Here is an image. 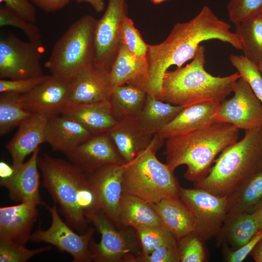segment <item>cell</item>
<instances>
[{"label":"cell","instance_id":"6da1fadb","mask_svg":"<svg viewBox=\"0 0 262 262\" xmlns=\"http://www.w3.org/2000/svg\"><path fill=\"white\" fill-rule=\"evenodd\" d=\"M230 28V24L220 19L208 6H204L191 20L176 24L163 42L148 45L147 94L159 99L163 77L168 68L173 65L181 67L193 59L203 41L218 39L242 50L241 43Z\"/></svg>","mask_w":262,"mask_h":262},{"label":"cell","instance_id":"7a4b0ae2","mask_svg":"<svg viewBox=\"0 0 262 262\" xmlns=\"http://www.w3.org/2000/svg\"><path fill=\"white\" fill-rule=\"evenodd\" d=\"M44 187L59 205L66 223L80 233L87 228L85 213L99 209L86 174L77 166L46 154L38 157Z\"/></svg>","mask_w":262,"mask_h":262},{"label":"cell","instance_id":"3957f363","mask_svg":"<svg viewBox=\"0 0 262 262\" xmlns=\"http://www.w3.org/2000/svg\"><path fill=\"white\" fill-rule=\"evenodd\" d=\"M239 129L226 122H215L189 133L165 139L166 164L174 172L186 165L185 179L196 182L209 173L216 156L237 142Z\"/></svg>","mask_w":262,"mask_h":262},{"label":"cell","instance_id":"277c9868","mask_svg":"<svg viewBox=\"0 0 262 262\" xmlns=\"http://www.w3.org/2000/svg\"><path fill=\"white\" fill-rule=\"evenodd\" d=\"M205 48L199 45L193 60L184 67L164 74L160 100L183 108L205 101L221 103L233 91L238 72L226 77L214 76L204 69Z\"/></svg>","mask_w":262,"mask_h":262},{"label":"cell","instance_id":"5b68a950","mask_svg":"<svg viewBox=\"0 0 262 262\" xmlns=\"http://www.w3.org/2000/svg\"><path fill=\"white\" fill-rule=\"evenodd\" d=\"M262 127L245 131L244 138L224 149L197 188L228 197L239 185L262 169Z\"/></svg>","mask_w":262,"mask_h":262},{"label":"cell","instance_id":"8992f818","mask_svg":"<svg viewBox=\"0 0 262 262\" xmlns=\"http://www.w3.org/2000/svg\"><path fill=\"white\" fill-rule=\"evenodd\" d=\"M164 140L154 135L150 145L131 161L123 164V193L150 204L165 199L179 198L180 186L177 178L155 153Z\"/></svg>","mask_w":262,"mask_h":262},{"label":"cell","instance_id":"52a82bcc","mask_svg":"<svg viewBox=\"0 0 262 262\" xmlns=\"http://www.w3.org/2000/svg\"><path fill=\"white\" fill-rule=\"evenodd\" d=\"M97 21L92 16H82L57 40L45 63L51 75L68 81L82 69L93 64Z\"/></svg>","mask_w":262,"mask_h":262},{"label":"cell","instance_id":"ba28073f","mask_svg":"<svg viewBox=\"0 0 262 262\" xmlns=\"http://www.w3.org/2000/svg\"><path fill=\"white\" fill-rule=\"evenodd\" d=\"M85 216L100 234L99 243L90 245L92 261L96 262H135L142 252L137 237L132 229L118 230L100 209L87 212Z\"/></svg>","mask_w":262,"mask_h":262},{"label":"cell","instance_id":"9c48e42d","mask_svg":"<svg viewBox=\"0 0 262 262\" xmlns=\"http://www.w3.org/2000/svg\"><path fill=\"white\" fill-rule=\"evenodd\" d=\"M43 47L9 33L0 39V78L17 80L43 76Z\"/></svg>","mask_w":262,"mask_h":262},{"label":"cell","instance_id":"30bf717a","mask_svg":"<svg viewBox=\"0 0 262 262\" xmlns=\"http://www.w3.org/2000/svg\"><path fill=\"white\" fill-rule=\"evenodd\" d=\"M126 16V0H108L103 16L96 22L93 65L108 76L121 44V31Z\"/></svg>","mask_w":262,"mask_h":262},{"label":"cell","instance_id":"8fae6325","mask_svg":"<svg viewBox=\"0 0 262 262\" xmlns=\"http://www.w3.org/2000/svg\"><path fill=\"white\" fill-rule=\"evenodd\" d=\"M179 196L193 216L195 232L204 241L216 237L227 215V197L197 187H180Z\"/></svg>","mask_w":262,"mask_h":262},{"label":"cell","instance_id":"7c38bea8","mask_svg":"<svg viewBox=\"0 0 262 262\" xmlns=\"http://www.w3.org/2000/svg\"><path fill=\"white\" fill-rule=\"evenodd\" d=\"M42 205L49 211L51 215V225L45 230L39 227L32 233L30 241L52 245L61 252H67L71 255L74 262L92 261L90 245L95 228L90 227L82 233H76L60 217L55 202L52 206L44 202H42Z\"/></svg>","mask_w":262,"mask_h":262},{"label":"cell","instance_id":"4fadbf2b","mask_svg":"<svg viewBox=\"0 0 262 262\" xmlns=\"http://www.w3.org/2000/svg\"><path fill=\"white\" fill-rule=\"evenodd\" d=\"M234 96L220 103L216 122L230 123L245 131L262 127V103L248 83L240 78Z\"/></svg>","mask_w":262,"mask_h":262},{"label":"cell","instance_id":"5bb4252c","mask_svg":"<svg viewBox=\"0 0 262 262\" xmlns=\"http://www.w3.org/2000/svg\"><path fill=\"white\" fill-rule=\"evenodd\" d=\"M69 82L52 75L29 92L21 95L26 110L48 117L62 114L69 102Z\"/></svg>","mask_w":262,"mask_h":262},{"label":"cell","instance_id":"9a60e30c","mask_svg":"<svg viewBox=\"0 0 262 262\" xmlns=\"http://www.w3.org/2000/svg\"><path fill=\"white\" fill-rule=\"evenodd\" d=\"M67 156L86 174L106 164L125 163L108 132L92 135Z\"/></svg>","mask_w":262,"mask_h":262},{"label":"cell","instance_id":"2e32d148","mask_svg":"<svg viewBox=\"0 0 262 262\" xmlns=\"http://www.w3.org/2000/svg\"><path fill=\"white\" fill-rule=\"evenodd\" d=\"M122 173L123 164H111L86 173L96 195L99 209L116 224L123 193Z\"/></svg>","mask_w":262,"mask_h":262},{"label":"cell","instance_id":"e0dca14e","mask_svg":"<svg viewBox=\"0 0 262 262\" xmlns=\"http://www.w3.org/2000/svg\"><path fill=\"white\" fill-rule=\"evenodd\" d=\"M39 147L32 153L30 158L14 168L8 178L0 180V185L5 187L10 198L18 202H29L38 206L42 204L39 193V173L38 159Z\"/></svg>","mask_w":262,"mask_h":262},{"label":"cell","instance_id":"ac0fdd59","mask_svg":"<svg viewBox=\"0 0 262 262\" xmlns=\"http://www.w3.org/2000/svg\"><path fill=\"white\" fill-rule=\"evenodd\" d=\"M70 103L84 104L110 99L109 76L93 64L84 67L68 81Z\"/></svg>","mask_w":262,"mask_h":262},{"label":"cell","instance_id":"d6986e66","mask_svg":"<svg viewBox=\"0 0 262 262\" xmlns=\"http://www.w3.org/2000/svg\"><path fill=\"white\" fill-rule=\"evenodd\" d=\"M37 205L21 202L0 208V238L25 246L30 241L38 211Z\"/></svg>","mask_w":262,"mask_h":262},{"label":"cell","instance_id":"ffe728a7","mask_svg":"<svg viewBox=\"0 0 262 262\" xmlns=\"http://www.w3.org/2000/svg\"><path fill=\"white\" fill-rule=\"evenodd\" d=\"M220 103L205 101L183 108L174 119L156 135L160 139L187 133L206 127L216 122Z\"/></svg>","mask_w":262,"mask_h":262},{"label":"cell","instance_id":"44dd1931","mask_svg":"<svg viewBox=\"0 0 262 262\" xmlns=\"http://www.w3.org/2000/svg\"><path fill=\"white\" fill-rule=\"evenodd\" d=\"M93 134L77 121L59 115L49 118L44 139L54 149L67 155Z\"/></svg>","mask_w":262,"mask_h":262},{"label":"cell","instance_id":"7402d4cb","mask_svg":"<svg viewBox=\"0 0 262 262\" xmlns=\"http://www.w3.org/2000/svg\"><path fill=\"white\" fill-rule=\"evenodd\" d=\"M49 118L43 115L33 114L18 126L14 136L5 145L13 166L23 163L28 155L45 142V131Z\"/></svg>","mask_w":262,"mask_h":262},{"label":"cell","instance_id":"603a6c76","mask_svg":"<svg viewBox=\"0 0 262 262\" xmlns=\"http://www.w3.org/2000/svg\"><path fill=\"white\" fill-rule=\"evenodd\" d=\"M61 115L77 121L93 134L108 132L117 122L109 100L84 104L69 102Z\"/></svg>","mask_w":262,"mask_h":262},{"label":"cell","instance_id":"cb8c5ba5","mask_svg":"<svg viewBox=\"0 0 262 262\" xmlns=\"http://www.w3.org/2000/svg\"><path fill=\"white\" fill-rule=\"evenodd\" d=\"M108 132L125 163L132 160L146 148L154 136L143 131L136 116L125 117L117 120Z\"/></svg>","mask_w":262,"mask_h":262},{"label":"cell","instance_id":"d4e9b609","mask_svg":"<svg viewBox=\"0 0 262 262\" xmlns=\"http://www.w3.org/2000/svg\"><path fill=\"white\" fill-rule=\"evenodd\" d=\"M148 68L147 59L138 57L121 44L109 74L111 90L129 82L140 83L147 88Z\"/></svg>","mask_w":262,"mask_h":262},{"label":"cell","instance_id":"484cf974","mask_svg":"<svg viewBox=\"0 0 262 262\" xmlns=\"http://www.w3.org/2000/svg\"><path fill=\"white\" fill-rule=\"evenodd\" d=\"M151 204L162 225L172 233L178 242L195 231L193 216L180 198L165 199Z\"/></svg>","mask_w":262,"mask_h":262},{"label":"cell","instance_id":"4316f807","mask_svg":"<svg viewBox=\"0 0 262 262\" xmlns=\"http://www.w3.org/2000/svg\"><path fill=\"white\" fill-rule=\"evenodd\" d=\"M117 225L136 230L143 226H160L162 224L151 204L137 196L123 193Z\"/></svg>","mask_w":262,"mask_h":262},{"label":"cell","instance_id":"83f0119b","mask_svg":"<svg viewBox=\"0 0 262 262\" xmlns=\"http://www.w3.org/2000/svg\"><path fill=\"white\" fill-rule=\"evenodd\" d=\"M259 229L251 213L227 214L216 238L219 243L235 250L246 245Z\"/></svg>","mask_w":262,"mask_h":262},{"label":"cell","instance_id":"f1b7e54d","mask_svg":"<svg viewBox=\"0 0 262 262\" xmlns=\"http://www.w3.org/2000/svg\"><path fill=\"white\" fill-rule=\"evenodd\" d=\"M183 109L147 94L145 106L136 118L143 131L154 135L171 122Z\"/></svg>","mask_w":262,"mask_h":262},{"label":"cell","instance_id":"f546056e","mask_svg":"<svg viewBox=\"0 0 262 262\" xmlns=\"http://www.w3.org/2000/svg\"><path fill=\"white\" fill-rule=\"evenodd\" d=\"M147 94L144 87L133 82L114 88L109 100L115 119L117 121L125 117L137 116L145 106Z\"/></svg>","mask_w":262,"mask_h":262},{"label":"cell","instance_id":"4dcf8cb0","mask_svg":"<svg viewBox=\"0 0 262 262\" xmlns=\"http://www.w3.org/2000/svg\"><path fill=\"white\" fill-rule=\"evenodd\" d=\"M262 199V169L244 181L227 197V214L250 213Z\"/></svg>","mask_w":262,"mask_h":262},{"label":"cell","instance_id":"1f68e13d","mask_svg":"<svg viewBox=\"0 0 262 262\" xmlns=\"http://www.w3.org/2000/svg\"><path fill=\"white\" fill-rule=\"evenodd\" d=\"M244 55L256 65L262 62V16L235 24Z\"/></svg>","mask_w":262,"mask_h":262},{"label":"cell","instance_id":"d6a6232c","mask_svg":"<svg viewBox=\"0 0 262 262\" xmlns=\"http://www.w3.org/2000/svg\"><path fill=\"white\" fill-rule=\"evenodd\" d=\"M33 114L23 105L21 94L3 92L0 94V135L4 136L31 116Z\"/></svg>","mask_w":262,"mask_h":262},{"label":"cell","instance_id":"836d02e7","mask_svg":"<svg viewBox=\"0 0 262 262\" xmlns=\"http://www.w3.org/2000/svg\"><path fill=\"white\" fill-rule=\"evenodd\" d=\"M135 230L141 247L142 255H148L163 246L178 245L172 233L162 225L143 226Z\"/></svg>","mask_w":262,"mask_h":262},{"label":"cell","instance_id":"e575fe53","mask_svg":"<svg viewBox=\"0 0 262 262\" xmlns=\"http://www.w3.org/2000/svg\"><path fill=\"white\" fill-rule=\"evenodd\" d=\"M229 59L232 65L238 70L241 78L248 83L262 103V76L257 65L244 55L230 54Z\"/></svg>","mask_w":262,"mask_h":262},{"label":"cell","instance_id":"d590c367","mask_svg":"<svg viewBox=\"0 0 262 262\" xmlns=\"http://www.w3.org/2000/svg\"><path fill=\"white\" fill-rule=\"evenodd\" d=\"M12 26L23 31L29 41L43 47L41 34L38 27L18 16L7 8L4 5L0 6V26Z\"/></svg>","mask_w":262,"mask_h":262},{"label":"cell","instance_id":"8d00e7d4","mask_svg":"<svg viewBox=\"0 0 262 262\" xmlns=\"http://www.w3.org/2000/svg\"><path fill=\"white\" fill-rule=\"evenodd\" d=\"M51 246H47L35 249H30L25 246L19 245L0 238V262H25L33 256L50 249Z\"/></svg>","mask_w":262,"mask_h":262},{"label":"cell","instance_id":"74e56055","mask_svg":"<svg viewBox=\"0 0 262 262\" xmlns=\"http://www.w3.org/2000/svg\"><path fill=\"white\" fill-rule=\"evenodd\" d=\"M227 7L235 24L262 16V0H229Z\"/></svg>","mask_w":262,"mask_h":262},{"label":"cell","instance_id":"f35d334b","mask_svg":"<svg viewBox=\"0 0 262 262\" xmlns=\"http://www.w3.org/2000/svg\"><path fill=\"white\" fill-rule=\"evenodd\" d=\"M181 262H205L207 255L204 241L195 231L178 242Z\"/></svg>","mask_w":262,"mask_h":262},{"label":"cell","instance_id":"ab89813d","mask_svg":"<svg viewBox=\"0 0 262 262\" xmlns=\"http://www.w3.org/2000/svg\"><path fill=\"white\" fill-rule=\"evenodd\" d=\"M121 44L139 57L147 59L148 46L135 28L132 20L125 17L121 31Z\"/></svg>","mask_w":262,"mask_h":262},{"label":"cell","instance_id":"60d3db41","mask_svg":"<svg viewBox=\"0 0 262 262\" xmlns=\"http://www.w3.org/2000/svg\"><path fill=\"white\" fill-rule=\"evenodd\" d=\"M48 76L17 80H0V93L14 92L21 95L26 94L44 82Z\"/></svg>","mask_w":262,"mask_h":262},{"label":"cell","instance_id":"b9f144b4","mask_svg":"<svg viewBox=\"0 0 262 262\" xmlns=\"http://www.w3.org/2000/svg\"><path fill=\"white\" fill-rule=\"evenodd\" d=\"M179 245L163 246L147 255H139L135 262H180Z\"/></svg>","mask_w":262,"mask_h":262},{"label":"cell","instance_id":"7bdbcfd3","mask_svg":"<svg viewBox=\"0 0 262 262\" xmlns=\"http://www.w3.org/2000/svg\"><path fill=\"white\" fill-rule=\"evenodd\" d=\"M262 238V229H260L244 246L233 250L227 245H222V252L225 261L228 262H241L243 261Z\"/></svg>","mask_w":262,"mask_h":262},{"label":"cell","instance_id":"ee69618b","mask_svg":"<svg viewBox=\"0 0 262 262\" xmlns=\"http://www.w3.org/2000/svg\"><path fill=\"white\" fill-rule=\"evenodd\" d=\"M0 3L25 20L33 23L36 22L35 8L30 0H0Z\"/></svg>","mask_w":262,"mask_h":262},{"label":"cell","instance_id":"f6af8a7d","mask_svg":"<svg viewBox=\"0 0 262 262\" xmlns=\"http://www.w3.org/2000/svg\"><path fill=\"white\" fill-rule=\"evenodd\" d=\"M34 5L41 10L52 13L62 10L67 5L71 0H31Z\"/></svg>","mask_w":262,"mask_h":262},{"label":"cell","instance_id":"bcb514c9","mask_svg":"<svg viewBox=\"0 0 262 262\" xmlns=\"http://www.w3.org/2000/svg\"><path fill=\"white\" fill-rule=\"evenodd\" d=\"M78 3L86 2L89 3L97 13L102 12L105 9L104 0H73Z\"/></svg>","mask_w":262,"mask_h":262},{"label":"cell","instance_id":"7dc6e473","mask_svg":"<svg viewBox=\"0 0 262 262\" xmlns=\"http://www.w3.org/2000/svg\"><path fill=\"white\" fill-rule=\"evenodd\" d=\"M14 167L9 165L6 163L1 161L0 162V180L9 178L13 173Z\"/></svg>","mask_w":262,"mask_h":262},{"label":"cell","instance_id":"c3c4849f","mask_svg":"<svg viewBox=\"0 0 262 262\" xmlns=\"http://www.w3.org/2000/svg\"><path fill=\"white\" fill-rule=\"evenodd\" d=\"M254 216L259 229H262V199L256 205L250 212Z\"/></svg>","mask_w":262,"mask_h":262},{"label":"cell","instance_id":"681fc988","mask_svg":"<svg viewBox=\"0 0 262 262\" xmlns=\"http://www.w3.org/2000/svg\"><path fill=\"white\" fill-rule=\"evenodd\" d=\"M250 254L256 262H262V238L256 244Z\"/></svg>","mask_w":262,"mask_h":262},{"label":"cell","instance_id":"f907efd6","mask_svg":"<svg viewBox=\"0 0 262 262\" xmlns=\"http://www.w3.org/2000/svg\"><path fill=\"white\" fill-rule=\"evenodd\" d=\"M166 0H151V1L155 4H159Z\"/></svg>","mask_w":262,"mask_h":262},{"label":"cell","instance_id":"816d5d0a","mask_svg":"<svg viewBox=\"0 0 262 262\" xmlns=\"http://www.w3.org/2000/svg\"><path fill=\"white\" fill-rule=\"evenodd\" d=\"M257 66H258L259 71H260L261 73L262 74V62H260L258 64Z\"/></svg>","mask_w":262,"mask_h":262},{"label":"cell","instance_id":"f5cc1de1","mask_svg":"<svg viewBox=\"0 0 262 262\" xmlns=\"http://www.w3.org/2000/svg\"><path fill=\"white\" fill-rule=\"evenodd\" d=\"M261 167L262 168V161H261Z\"/></svg>","mask_w":262,"mask_h":262}]
</instances>
